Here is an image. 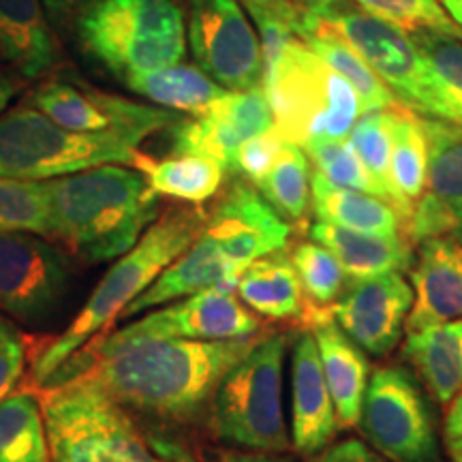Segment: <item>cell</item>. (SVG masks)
<instances>
[{
	"label": "cell",
	"mask_w": 462,
	"mask_h": 462,
	"mask_svg": "<svg viewBox=\"0 0 462 462\" xmlns=\"http://www.w3.org/2000/svg\"><path fill=\"white\" fill-rule=\"evenodd\" d=\"M390 178L401 204L404 225L415 201L426 190L429 178V140L418 114L404 107L392 109Z\"/></svg>",
	"instance_id": "28"
},
{
	"label": "cell",
	"mask_w": 462,
	"mask_h": 462,
	"mask_svg": "<svg viewBox=\"0 0 462 462\" xmlns=\"http://www.w3.org/2000/svg\"><path fill=\"white\" fill-rule=\"evenodd\" d=\"M313 332L328 390H330L338 429H354L360 424L362 402L371 381L366 351L357 346L328 310H313L310 315Z\"/></svg>",
	"instance_id": "20"
},
{
	"label": "cell",
	"mask_w": 462,
	"mask_h": 462,
	"mask_svg": "<svg viewBox=\"0 0 462 462\" xmlns=\"http://www.w3.org/2000/svg\"><path fill=\"white\" fill-rule=\"evenodd\" d=\"M285 142H287L285 137H282L281 133L274 129V126L273 129L259 133V135L246 140L238 148L231 171L245 176L246 180L255 187V184L265 176V171L273 167L274 159L279 157L282 143Z\"/></svg>",
	"instance_id": "40"
},
{
	"label": "cell",
	"mask_w": 462,
	"mask_h": 462,
	"mask_svg": "<svg viewBox=\"0 0 462 462\" xmlns=\"http://www.w3.org/2000/svg\"><path fill=\"white\" fill-rule=\"evenodd\" d=\"M298 37L310 50L317 51L340 78L346 79V84L356 90L357 99H360L362 114L396 107L394 95L377 78V73L368 67V62L337 31L323 24L319 17L304 14Z\"/></svg>",
	"instance_id": "26"
},
{
	"label": "cell",
	"mask_w": 462,
	"mask_h": 462,
	"mask_svg": "<svg viewBox=\"0 0 462 462\" xmlns=\"http://www.w3.org/2000/svg\"><path fill=\"white\" fill-rule=\"evenodd\" d=\"M448 456L452 462H462V439H448Z\"/></svg>",
	"instance_id": "50"
},
{
	"label": "cell",
	"mask_w": 462,
	"mask_h": 462,
	"mask_svg": "<svg viewBox=\"0 0 462 462\" xmlns=\"http://www.w3.org/2000/svg\"><path fill=\"white\" fill-rule=\"evenodd\" d=\"M302 148L310 163L315 165V171L326 180L337 187L364 190V193L381 198L377 182L373 180L362 159L357 157L349 137H315V140L306 142Z\"/></svg>",
	"instance_id": "36"
},
{
	"label": "cell",
	"mask_w": 462,
	"mask_h": 462,
	"mask_svg": "<svg viewBox=\"0 0 462 462\" xmlns=\"http://www.w3.org/2000/svg\"><path fill=\"white\" fill-rule=\"evenodd\" d=\"M446 439H462V392L456 394L448 407Z\"/></svg>",
	"instance_id": "46"
},
{
	"label": "cell",
	"mask_w": 462,
	"mask_h": 462,
	"mask_svg": "<svg viewBox=\"0 0 462 462\" xmlns=\"http://www.w3.org/2000/svg\"><path fill=\"white\" fill-rule=\"evenodd\" d=\"M135 170H140L157 195L204 204L215 198L225 178V167L217 161L199 154H176L163 161L140 157Z\"/></svg>",
	"instance_id": "31"
},
{
	"label": "cell",
	"mask_w": 462,
	"mask_h": 462,
	"mask_svg": "<svg viewBox=\"0 0 462 462\" xmlns=\"http://www.w3.org/2000/svg\"><path fill=\"white\" fill-rule=\"evenodd\" d=\"M189 45L198 67L227 90L262 86L259 34L238 0H187Z\"/></svg>",
	"instance_id": "11"
},
{
	"label": "cell",
	"mask_w": 462,
	"mask_h": 462,
	"mask_svg": "<svg viewBox=\"0 0 462 462\" xmlns=\"http://www.w3.org/2000/svg\"><path fill=\"white\" fill-rule=\"evenodd\" d=\"M429 67L439 118L462 125V39L437 31L411 32Z\"/></svg>",
	"instance_id": "34"
},
{
	"label": "cell",
	"mask_w": 462,
	"mask_h": 462,
	"mask_svg": "<svg viewBox=\"0 0 462 462\" xmlns=\"http://www.w3.org/2000/svg\"><path fill=\"white\" fill-rule=\"evenodd\" d=\"M75 5H79V0H45V7L56 20H60L62 15H67L69 11L75 9Z\"/></svg>",
	"instance_id": "48"
},
{
	"label": "cell",
	"mask_w": 462,
	"mask_h": 462,
	"mask_svg": "<svg viewBox=\"0 0 462 462\" xmlns=\"http://www.w3.org/2000/svg\"><path fill=\"white\" fill-rule=\"evenodd\" d=\"M51 462H184L143 432L88 377L51 385L43 402Z\"/></svg>",
	"instance_id": "5"
},
{
	"label": "cell",
	"mask_w": 462,
	"mask_h": 462,
	"mask_svg": "<svg viewBox=\"0 0 462 462\" xmlns=\"http://www.w3.org/2000/svg\"><path fill=\"white\" fill-rule=\"evenodd\" d=\"M75 34L86 54L123 82L187 56L176 0H79Z\"/></svg>",
	"instance_id": "4"
},
{
	"label": "cell",
	"mask_w": 462,
	"mask_h": 462,
	"mask_svg": "<svg viewBox=\"0 0 462 462\" xmlns=\"http://www.w3.org/2000/svg\"><path fill=\"white\" fill-rule=\"evenodd\" d=\"M204 225L206 212L199 208H173L150 225L137 245L120 255L99 285L92 289L88 302L67 330L39 354L32 364L34 383H48L62 364L71 360L92 337L106 330L118 313L157 281L167 265L198 240Z\"/></svg>",
	"instance_id": "3"
},
{
	"label": "cell",
	"mask_w": 462,
	"mask_h": 462,
	"mask_svg": "<svg viewBox=\"0 0 462 462\" xmlns=\"http://www.w3.org/2000/svg\"><path fill=\"white\" fill-rule=\"evenodd\" d=\"M429 140V193L448 210L462 240V125L420 116Z\"/></svg>",
	"instance_id": "30"
},
{
	"label": "cell",
	"mask_w": 462,
	"mask_h": 462,
	"mask_svg": "<svg viewBox=\"0 0 462 462\" xmlns=\"http://www.w3.org/2000/svg\"><path fill=\"white\" fill-rule=\"evenodd\" d=\"M17 79L11 78L9 73L0 71V116L7 112V106L11 103V99L15 97L17 92Z\"/></svg>",
	"instance_id": "47"
},
{
	"label": "cell",
	"mask_w": 462,
	"mask_h": 462,
	"mask_svg": "<svg viewBox=\"0 0 462 462\" xmlns=\"http://www.w3.org/2000/svg\"><path fill=\"white\" fill-rule=\"evenodd\" d=\"M262 88L274 129L298 146L315 137H346L362 116L356 90L300 37L263 67Z\"/></svg>",
	"instance_id": "6"
},
{
	"label": "cell",
	"mask_w": 462,
	"mask_h": 462,
	"mask_svg": "<svg viewBox=\"0 0 462 462\" xmlns=\"http://www.w3.org/2000/svg\"><path fill=\"white\" fill-rule=\"evenodd\" d=\"M259 330L257 317L234 298L227 289L212 287L187 296L167 309L148 313L123 330L109 334V340L129 338H189L234 340L251 338Z\"/></svg>",
	"instance_id": "16"
},
{
	"label": "cell",
	"mask_w": 462,
	"mask_h": 462,
	"mask_svg": "<svg viewBox=\"0 0 462 462\" xmlns=\"http://www.w3.org/2000/svg\"><path fill=\"white\" fill-rule=\"evenodd\" d=\"M357 426L392 462H439L429 401L407 368L381 366L371 374Z\"/></svg>",
	"instance_id": "9"
},
{
	"label": "cell",
	"mask_w": 462,
	"mask_h": 462,
	"mask_svg": "<svg viewBox=\"0 0 462 462\" xmlns=\"http://www.w3.org/2000/svg\"><path fill=\"white\" fill-rule=\"evenodd\" d=\"M285 357L287 337L273 334L257 340L225 374L210 402V426L218 441L257 452L291 448L282 409Z\"/></svg>",
	"instance_id": "7"
},
{
	"label": "cell",
	"mask_w": 462,
	"mask_h": 462,
	"mask_svg": "<svg viewBox=\"0 0 462 462\" xmlns=\"http://www.w3.org/2000/svg\"><path fill=\"white\" fill-rule=\"evenodd\" d=\"M273 126V109L262 86L253 90H227L201 114L180 118L171 126L173 154H199L231 171L242 143Z\"/></svg>",
	"instance_id": "15"
},
{
	"label": "cell",
	"mask_w": 462,
	"mask_h": 462,
	"mask_svg": "<svg viewBox=\"0 0 462 462\" xmlns=\"http://www.w3.org/2000/svg\"><path fill=\"white\" fill-rule=\"evenodd\" d=\"M255 338L101 340L97 362L84 377L123 404L161 420L189 421L199 415L225 374Z\"/></svg>",
	"instance_id": "1"
},
{
	"label": "cell",
	"mask_w": 462,
	"mask_h": 462,
	"mask_svg": "<svg viewBox=\"0 0 462 462\" xmlns=\"http://www.w3.org/2000/svg\"><path fill=\"white\" fill-rule=\"evenodd\" d=\"M26 368V343L14 323L0 317V401L9 396Z\"/></svg>",
	"instance_id": "41"
},
{
	"label": "cell",
	"mask_w": 462,
	"mask_h": 462,
	"mask_svg": "<svg viewBox=\"0 0 462 462\" xmlns=\"http://www.w3.org/2000/svg\"><path fill=\"white\" fill-rule=\"evenodd\" d=\"M443 5V9L448 11L449 17L462 28V0H439Z\"/></svg>",
	"instance_id": "49"
},
{
	"label": "cell",
	"mask_w": 462,
	"mask_h": 462,
	"mask_svg": "<svg viewBox=\"0 0 462 462\" xmlns=\"http://www.w3.org/2000/svg\"><path fill=\"white\" fill-rule=\"evenodd\" d=\"M43 182L50 236L86 262L118 259L157 221L159 195L129 165H99Z\"/></svg>",
	"instance_id": "2"
},
{
	"label": "cell",
	"mask_w": 462,
	"mask_h": 462,
	"mask_svg": "<svg viewBox=\"0 0 462 462\" xmlns=\"http://www.w3.org/2000/svg\"><path fill=\"white\" fill-rule=\"evenodd\" d=\"M411 263L413 306L404 330L462 319V240L439 236L418 242Z\"/></svg>",
	"instance_id": "18"
},
{
	"label": "cell",
	"mask_w": 462,
	"mask_h": 462,
	"mask_svg": "<svg viewBox=\"0 0 462 462\" xmlns=\"http://www.w3.org/2000/svg\"><path fill=\"white\" fill-rule=\"evenodd\" d=\"M302 291L315 306H330L346 285V273L338 259L319 242H302L291 255Z\"/></svg>",
	"instance_id": "39"
},
{
	"label": "cell",
	"mask_w": 462,
	"mask_h": 462,
	"mask_svg": "<svg viewBox=\"0 0 462 462\" xmlns=\"http://www.w3.org/2000/svg\"><path fill=\"white\" fill-rule=\"evenodd\" d=\"M413 306V287L402 273L351 279L330 304L340 330L368 356L383 357L398 345Z\"/></svg>",
	"instance_id": "14"
},
{
	"label": "cell",
	"mask_w": 462,
	"mask_h": 462,
	"mask_svg": "<svg viewBox=\"0 0 462 462\" xmlns=\"http://www.w3.org/2000/svg\"><path fill=\"white\" fill-rule=\"evenodd\" d=\"M289 3L309 15L326 17L328 14H332V11L343 7L346 0H289Z\"/></svg>",
	"instance_id": "45"
},
{
	"label": "cell",
	"mask_w": 462,
	"mask_h": 462,
	"mask_svg": "<svg viewBox=\"0 0 462 462\" xmlns=\"http://www.w3.org/2000/svg\"><path fill=\"white\" fill-rule=\"evenodd\" d=\"M69 285L67 259L45 236L0 231V310L26 323L43 321Z\"/></svg>",
	"instance_id": "12"
},
{
	"label": "cell",
	"mask_w": 462,
	"mask_h": 462,
	"mask_svg": "<svg viewBox=\"0 0 462 462\" xmlns=\"http://www.w3.org/2000/svg\"><path fill=\"white\" fill-rule=\"evenodd\" d=\"M56 56L42 0H0V58L22 78H39Z\"/></svg>",
	"instance_id": "23"
},
{
	"label": "cell",
	"mask_w": 462,
	"mask_h": 462,
	"mask_svg": "<svg viewBox=\"0 0 462 462\" xmlns=\"http://www.w3.org/2000/svg\"><path fill=\"white\" fill-rule=\"evenodd\" d=\"M364 14L388 22L404 32L437 31L462 39V28L439 0H354Z\"/></svg>",
	"instance_id": "38"
},
{
	"label": "cell",
	"mask_w": 462,
	"mask_h": 462,
	"mask_svg": "<svg viewBox=\"0 0 462 462\" xmlns=\"http://www.w3.org/2000/svg\"><path fill=\"white\" fill-rule=\"evenodd\" d=\"M135 95L152 101L154 106L170 109V112L201 114L223 97V86H218L210 75H206L199 67L178 65L148 71L125 82Z\"/></svg>",
	"instance_id": "29"
},
{
	"label": "cell",
	"mask_w": 462,
	"mask_h": 462,
	"mask_svg": "<svg viewBox=\"0 0 462 462\" xmlns=\"http://www.w3.org/2000/svg\"><path fill=\"white\" fill-rule=\"evenodd\" d=\"M402 356L437 402L449 404L462 392V319L407 332Z\"/></svg>",
	"instance_id": "24"
},
{
	"label": "cell",
	"mask_w": 462,
	"mask_h": 462,
	"mask_svg": "<svg viewBox=\"0 0 462 462\" xmlns=\"http://www.w3.org/2000/svg\"><path fill=\"white\" fill-rule=\"evenodd\" d=\"M31 106L43 112L60 126L79 133H120L137 146L178 123V116L163 107L143 106L107 95L90 86L71 84L67 79H51L31 95Z\"/></svg>",
	"instance_id": "13"
},
{
	"label": "cell",
	"mask_w": 462,
	"mask_h": 462,
	"mask_svg": "<svg viewBox=\"0 0 462 462\" xmlns=\"http://www.w3.org/2000/svg\"><path fill=\"white\" fill-rule=\"evenodd\" d=\"M310 178L313 173L304 148L285 142L279 157L255 184V189L287 223H300L309 215Z\"/></svg>",
	"instance_id": "33"
},
{
	"label": "cell",
	"mask_w": 462,
	"mask_h": 462,
	"mask_svg": "<svg viewBox=\"0 0 462 462\" xmlns=\"http://www.w3.org/2000/svg\"><path fill=\"white\" fill-rule=\"evenodd\" d=\"M0 231H28L48 238L50 210L43 180L0 176Z\"/></svg>",
	"instance_id": "37"
},
{
	"label": "cell",
	"mask_w": 462,
	"mask_h": 462,
	"mask_svg": "<svg viewBox=\"0 0 462 462\" xmlns=\"http://www.w3.org/2000/svg\"><path fill=\"white\" fill-rule=\"evenodd\" d=\"M236 289L246 309L268 319H291L302 313V282L291 257L282 251L255 259Z\"/></svg>",
	"instance_id": "27"
},
{
	"label": "cell",
	"mask_w": 462,
	"mask_h": 462,
	"mask_svg": "<svg viewBox=\"0 0 462 462\" xmlns=\"http://www.w3.org/2000/svg\"><path fill=\"white\" fill-rule=\"evenodd\" d=\"M201 234L215 242L227 262L246 270L255 259L282 251L291 227L255 187L236 182L206 215Z\"/></svg>",
	"instance_id": "17"
},
{
	"label": "cell",
	"mask_w": 462,
	"mask_h": 462,
	"mask_svg": "<svg viewBox=\"0 0 462 462\" xmlns=\"http://www.w3.org/2000/svg\"><path fill=\"white\" fill-rule=\"evenodd\" d=\"M217 462H293V458L285 456V452H257V449H248V452H223Z\"/></svg>",
	"instance_id": "44"
},
{
	"label": "cell",
	"mask_w": 462,
	"mask_h": 462,
	"mask_svg": "<svg viewBox=\"0 0 462 462\" xmlns=\"http://www.w3.org/2000/svg\"><path fill=\"white\" fill-rule=\"evenodd\" d=\"M245 270L227 262L215 242L206 238L204 234L182 253L176 262L167 265L157 276V281L150 285L142 296H137L123 310L125 317H133L143 310L154 309V306L167 304L171 300L193 296V293L204 291V289L221 287L234 291L238 279Z\"/></svg>",
	"instance_id": "21"
},
{
	"label": "cell",
	"mask_w": 462,
	"mask_h": 462,
	"mask_svg": "<svg viewBox=\"0 0 462 462\" xmlns=\"http://www.w3.org/2000/svg\"><path fill=\"white\" fill-rule=\"evenodd\" d=\"M310 204L317 221L366 234H404V218L390 201L364 190L337 187L317 171L310 178Z\"/></svg>",
	"instance_id": "25"
},
{
	"label": "cell",
	"mask_w": 462,
	"mask_h": 462,
	"mask_svg": "<svg viewBox=\"0 0 462 462\" xmlns=\"http://www.w3.org/2000/svg\"><path fill=\"white\" fill-rule=\"evenodd\" d=\"M140 157L126 135L65 129L31 103L0 116V176L50 180L109 163L135 167Z\"/></svg>",
	"instance_id": "8"
},
{
	"label": "cell",
	"mask_w": 462,
	"mask_h": 462,
	"mask_svg": "<svg viewBox=\"0 0 462 462\" xmlns=\"http://www.w3.org/2000/svg\"><path fill=\"white\" fill-rule=\"evenodd\" d=\"M338 430L337 411L323 374L313 332H302L291 351V446L313 456Z\"/></svg>",
	"instance_id": "19"
},
{
	"label": "cell",
	"mask_w": 462,
	"mask_h": 462,
	"mask_svg": "<svg viewBox=\"0 0 462 462\" xmlns=\"http://www.w3.org/2000/svg\"><path fill=\"white\" fill-rule=\"evenodd\" d=\"M0 462H51L43 404L31 392L0 401Z\"/></svg>",
	"instance_id": "32"
},
{
	"label": "cell",
	"mask_w": 462,
	"mask_h": 462,
	"mask_svg": "<svg viewBox=\"0 0 462 462\" xmlns=\"http://www.w3.org/2000/svg\"><path fill=\"white\" fill-rule=\"evenodd\" d=\"M394 109V107H392ZM392 109L362 114L349 131V142L356 148L357 157L381 190V198L390 201L401 212V204L392 187L390 178V148H392ZM402 217V212H401ZM404 218V217H402Z\"/></svg>",
	"instance_id": "35"
},
{
	"label": "cell",
	"mask_w": 462,
	"mask_h": 462,
	"mask_svg": "<svg viewBox=\"0 0 462 462\" xmlns=\"http://www.w3.org/2000/svg\"><path fill=\"white\" fill-rule=\"evenodd\" d=\"M240 3L245 5L251 17L259 14L274 15L279 17V20L287 22V24L296 31V34L300 31V26H302L304 14L298 7H293L289 0H240Z\"/></svg>",
	"instance_id": "43"
},
{
	"label": "cell",
	"mask_w": 462,
	"mask_h": 462,
	"mask_svg": "<svg viewBox=\"0 0 462 462\" xmlns=\"http://www.w3.org/2000/svg\"><path fill=\"white\" fill-rule=\"evenodd\" d=\"M315 462H392V460L385 458L383 454H379L373 446L360 441V439L349 437V439H343V441L334 443L332 448H326V452H323Z\"/></svg>",
	"instance_id": "42"
},
{
	"label": "cell",
	"mask_w": 462,
	"mask_h": 462,
	"mask_svg": "<svg viewBox=\"0 0 462 462\" xmlns=\"http://www.w3.org/2000/svg\"><path fill=\"white\" fill-rule=\"evenodd\" d=\"M319 20L351 43L381 82L388 86L396 103L418 116L439 118L429 67L411 34L346 3Z\"/></svg>",
	"instance_id": "10"
},
{
	"label": "cell",
	"mask_w": 462,
	"mask_h": 462,
	"mask_svg": "<svg viewBox=\"0 0 462 462\" xmlns=\"http://www.w3.org/2000/svg\"><path fill=\"white\" fill-rule=\"evenodd\" d=\"M310 238L326 246L351 279L409 273L413 263L411 240L404 234H366V231L315 221L310 227Z\"/></svg>",
	"instance_id": "22"
}]
</instances>
